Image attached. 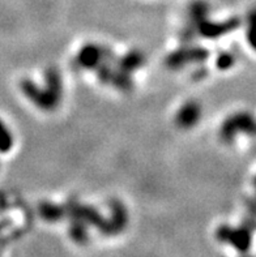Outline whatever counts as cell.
<instances>
[{
	"instance_id": "cell-1",
	"label": "cell",
	"mask_w": 256,
	"mask_h": 257,
	"mask_svg": "<svg viewBox=\"0 0 256 257\" xmlns=\"http://www.w3.org/2000/svg\"><path fill=\"white\" fill-rule=\"evenodd\" d=\"M218 239L224 243H229L240 252L247 251L251 243L250 232L247 228H233L229 226H224L218 230Z\"/></svg>"
},
{
	"instance_id": "cell-2",
	"label": "cell",
	"mask_w": 256,
	"mask_h": 257,
	"mask_svg": "<svg viewBox=\"0 0 256 257\" xmlns=\"http://www.w3.org/2000/svg\"><path fill=\"white\" fill-rule=\"evenodd\" d=\"M200 108L198 107V104L190 103L186 104L185 107L182 108L181 112H179V120H181L182 125H190L192 123H196V120L199 119V115H200Z\"/></svg>"
},
{
	"instance_id": "cell-3",
	"label": "cell",
	"mask_w": 256,
	"mask_h": 257,
	"mask_svg": "<svg viewBox=\"0 0 256 257\" xmlns=\"http://www.w3.org/2000/svg\"><path fill=\"white\" fill-rule=\"evenodd\" d=\"M41 214H42V217L46 221L56 222L59 221V219H62L64 212H63V209L59 208V206L46 204V205L42 206V209H41Z\"/></svg>"
},
{
	"instance_id": "cell-4",
	"label": "cell",
	"mask_w": 256,
	"mask_h": 257,
	"mask_svg": "<svg viewBox=\"0 0 256 257\" xmlns=\"http://www.w3.org/2000/svg\"><path fill=\"white\" fill-rule=\"evenodd\" d=\"M10 134H8V131L3 127V124L0 121V150L4 152V150L8 149L11 144V139H10Z\"/></svg>"
},
{
	"instance_id": "cell-5",
	"label": "cell",
	"mask_w": 256,
	"mask_h": 257,
	"mask_svg": "<svg viewBox=\"0 0 256 257\" xmlns=\"http://www.w3.org/2000/svg\"><path fill=\"white\" fill-rule=\"evenodd\" d=\"M246 257H248V256H246Z\"/></svg>"
}]
</instances>
